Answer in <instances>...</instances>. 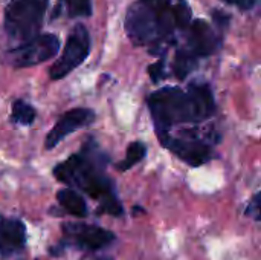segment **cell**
<instances>
[{"mask_svg": "<svg viewBox=\"0 0 261 260\" xmlns=\"http://www.w3.org/2000/svg\"><path fill=\"white\" fill-rule=\"evenodd\" d=\"M193 23L187 0H138L125 14V32L135 46L148 48L153 55L165 57L170 46Z\"/></svg>", "mask_w": 261, "mask_h": 260, "instance_id": "obj_1", "label": "cell"}, {"mask_svg": "<svg viewBox=\"0 0 261 260\" xmlns=\"http://www.w3.org/2000/svg\"><path fill=\"white\" fill-rule=\"evenodd\" d=\"M107 158L99 152L93 139H89L80 153L69 156L54 169V176L73 188L81 190L93 201L99 202V210L121 216L124 213L112 179L106 175Z\"/></svg>", "mask_w": 261, "mask_h": 260, "instance_id": "obj_2", "label": "cell"}, {"mask_svg": "<svg viewBox=\"0 0 261 260\" xmlns=\"http://www.w3.org/2000/svg\"><path fill=\"white\" fill-rule=\"evenodd\" d=\"M159 141L170 136L174 124L200 123L214 115L216 103L206 83H191L188 90L167 86L151 92L147 98Z\"/></svg>", "mask_w": 261, "mask_h": 260, "instance_id": "obj_3", "label": "cell"}, {"mask_svg": "<svg viewBox=\"0 0 261 260\" xmlns=\"http://www.w3.org/2000/svg\"><path fill=\"white\" fill-rule=\"evenodd\" d=\"M47 0H14L5 12V29L18 41L35 38L46 14Z\"/></svg>", "mask_w": 261, "mask_h": 260, "instance_id": "obj_4", "label": "cell"}, {"mask_svg": "<svg viewBox=\"0 0 261 260\" xmlns=\"http://www.w3.org/2000/svg\"><path fill=\"white\" fill-rule=\"evenodd\" d=\"M90 52V35L84 25H76L66 41L61 57L50 66L49 77L52 80H61L73 69H76Z\"/></svg>", "mask_w": 261, "mask_h": 260, "instance_id": "obj_5", "label": "cell"}, {"mask_svg": "<svg viewBox=\"0 0 261 260\" xmlns=\"http://www.w3.org/2000/svg\"><path fill=\"white\" fill-rule=\"evenodd\" d=\"M60 49V41L54 34H41L21 43L8 54V60L14 67H29L52 58Z\"/></svg>", "mask_w": 261, "mask_h": 260, "instance_id": "obj_6", "label": "cell"}, {"mask_svg": "<svg viewBox=\"0 0 261 260\" xmlns=\"http://www.w3.org/2000/svg\"><path fill=\"white\" fill-rule=\"evenodd\" d=\"M184 35L185 44H182V48H185L197 60L216 54L222 46V37L206 20L202 18L193 20Z\"/></svg>", "mask_w": 261, "mask_h": 260, "instance_id": "obj_7", "label": "cell"}, {"mask_svg": "<svg viewBox=\"0 0 261 260\" xmlns=\"http://www.w3.org/2000/svg\"><path fill=\"white\" fill-rule=\"evenodd\" d=\"M63 233L67 239L66 244H73L90 251L106 248L115 241V234L112 231L90 224H64Z\"/></svg>", "mask_w": 261, "mask_h": 260, "instance_id": "obj_8", "label": "cell"}, {"mask_svg": "<svg viewBox=\"0 0 261 260\" xmlns=\"http://www.w3.org/2000/svg\"><path fill=\"white\" fill-rule=\"evenodd\" d=\"M95 120V112L90 109H72L67 110L52 127V130L46 135L44 139V149L52 150L55 146H58L67 135L89 126Z\"/></svg>", "mask_w": 261, "mask_h": 260, "instance_id": "obj_9", "label": "cell"}, {"mask_svg": "<svg viewBox=\"0 0 261 260\" xmlns=\"http://www.w3.org/2000/svg\"><path fill=\"white\" fill-rule=\"evenodd\" d=\"M171 153H174L179 159L187 162L188 166L199 167L206 164L211 159V149L202 141L188 139V138H171L167 136L161 141Z\"/></svg>", "mask_w": 261, "mask_h": 260, "instance_id": "obj_10", "label": "cell"}, {"mask_svg": "<svg viewBox=\"0 0 261 260\" xmlns=\"http://www.w3.org/2000/svg\"><path fill=\"white\" fill-rule=\"evenodd\" d=\"M26 245V227L20 219L0 215V257H9Z\"/></svg>", "mask_w": 261, "mask_h": 260, "instance_id": "obj_11", "label": "cell"}, {"mask_svg": "<svg viewBox=\"0 0 261 260\" xmlns=\"http://www.w3.org/2000/svg\"><path fill=\"white\" fill-rule=\"evenodd\" d=\"M58 204L66 210V213L75 218H86L87 216V205L86 201L72 188H63L57 193Z\"/></svg>", "mask_w": 261, "mask_h": 260, "instance_id": "obj_12", "label": "cell"}, {"mask_svg": "<svg viewBox=\"0 0 261 260\" xmlns=\"http://www.w3.org/2000/svg\"><path fill=\"white\" fill-rule=\"evenodd\" d=\"M197 66V58L194 55H191L185 48H179L176 51L174 55V61H173V72L179 80L187 78L188 74H191L194 70V67Z\"/></svg>", "mask_w": 261, "mask_h": 260, "instance_id": "obj_13", "label": "cell"}, {"mask_svg": "<svg viewBox=\"0 0 261 260\" xmlns=\"http://www.w3.org/2000/svg\"><path fill=\"white\" fill-rule=\"evenodd\" d=\"M147 155V147L144 143L141 141H135L132 143L128 147H127V153H125V158L116 166V169L119 172H127L130 170L132 167H135L136 164H139Z\"/></svg>", "mask_w": 261, "mask_h": 260, "instance_id": "obj_14", "label": "cell"}, {"mask_svg": "<svg viewBox=\"0 0 261 260\" xmlns=\"http://www.w3.org/2000/svg\"><path fill=\"white\" fill-rule=\"evenodd\" d=\"M37 113L35 109L28 104L23 100H15L12 104V110H11V121L17 123V124H23V126H29L34 123Z\"/></svg>", "mask_w": 261, "mask_h": 260, "instance_id": "obj_15", "label": "cell"}, {"mask_svg": "<svg viewBox=\"0 0 261 260\" xmlns=\"http://www.w3.org/2000/svg\"><path fill=\"white\" fill-rule=\"evenodd\" d=\"M61 3L72 17H87L92 14L90 0H61Z\"/></svg>", "mask_w": 261, "mask_h": 260, "instance_id": "obj_16", "label": "cell"}, {"mask_svg": "<svg viewBox=\"0 0 261 260\" xmlns=\"http://www.w3.org/2000/svg\"><path fill=\"white\" fill-rule=\"evenodd\" d=\"M148 74L153 83H159L162 78H165V57H161L159 61H156L154 64H151L148 67Z\"/></svg>", "mask_w": 261, "mask_h": 260, "instance_id": "obj_17", "label": "cell"}, {"mask_svg": "<svg viewBox=\"0 0 261 260\" xmlns=\"http://www.w3.org/2000/svg\"><path fill=\"white\" fill-rule=\"evenodd\" d=\"M246 216L252 218L254 221H261V192L255 193L251 202L246 207Z\"/></svg>", "mask_w": 261, "mask_h": 260, "instance_id": "obj_18", "label": "cell"}, {"mask_svg": "<svg viewBox=\"0 0 261 260\" xmlns=\"http://www.w3.org/2000/svg\"><path fill=\"white\" fill-rule=\"evenodd\" d=\"M228 5H234V6H239L240 9L246 11V9H252L257 3V0H222Z\"/></svg>", "mask_w": 261, "mask_h": 260, "instance_id": "obj_19", "label": "cell"}]
</instances>
